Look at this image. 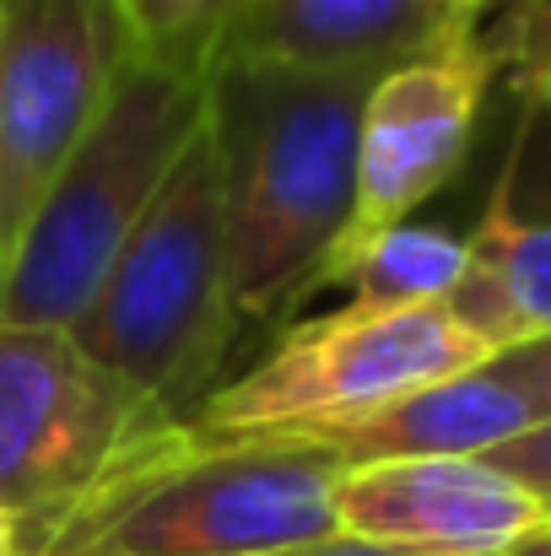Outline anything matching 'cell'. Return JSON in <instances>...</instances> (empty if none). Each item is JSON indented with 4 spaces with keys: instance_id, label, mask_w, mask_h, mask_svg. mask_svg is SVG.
<instances>
[{
    "instance_id": "cell-21",
    "label": "cell",
    "mask_w": 551,
    "mask_h": 556,
    "mask_svg": "<svg viewBox=\"0 0 551 556\" xmlns=\"http://www.w3.org/2000/svg\"><path fill=\"white\" fill-rule=\"evenodd\" d=\"M503 556H551V525H541L536 535H525L519 546H509Z\"/></svg>"
},
{
    "instance_id": "cell-4",
    "label": "cell",
    "mask_w": 551,
    "mask_h": 556,
    "mask_svg": "<svg viewBox=\"0 0 551 556\" xmlns=\"http://www.w3.org/2000/svg\"><path fill=\"white\" fill-rule=\"evenodd\" d=\"M65 330L98 368L174 421H189L216 389L238 314L227 281L222 174L205 125Z\"/></svg>"
},
{
    "instance_id": "cell-6",
    "label": "cell",
    "mask_w": 551,
    "mask_h": 556,
    "mask_svg": "<svg viewBox=\"0 0 551 556\" xmlns=\"http://www.w3.org/2000/svg\"><path fill=\"white\" fill-rule=\"evenodd\" d=\"M492 352L438 308H336L292 325L254 368L216 383L189 416L195 432H325L384 410Z\"/></svg>"
},
{
    "instance_id": "cell-1",
    "label": "cell",
    "mask_w": 551,
    "mask_h": 556,
    "mask_svg": "<svg viewBox=\"0 0 551 556\" xmlns=\"http://www.w3.org/2000/svg\"><path fill=\"white\" fill-rule=\"evenodd\" d=\"M373 71L211 60L205 130L222 174L238 325L320 292L358 211V130Z\"/></svg>"
},
{
    "instance_id": "cell-20",
    "label": "cell",
    "mask_w": 551,
    "mask_h": 556,
    "mask_svg": "<svg viewBox=\"0 0 551 556\" xmlns=\"http://www.w3.org/2000/svg\"><path fill=\"white\" fill-rule=\"evenodd\" d=\"M265 556H400V552H384V546H367L358 535H325V541H309V546H281V552H265Z\"/></svg>"
},
{
    "instance_id": "cell-5",
    "label": "cell",
    "mask_w": 551,
    "mask_h": 556,
    "mask_svg": "<svg viewBox=\"0 0 551 556\" xmlns=\"http://www.w3.org/2000/svg\"><path fill=\"white\" fill-rule=\"evenodd\" d=\"M179 427L60 325H0V525L38 556L141 443Z\"/></svg>"
},
{
    "instance_id": "cell-8",
    "label": "cell",
    "mask_w": 551,
    "mask_h": 556,
    "mask_svg": "<svg viewBox=\"0 0 551 556\" xmlns=\"http://www.w3.org/2000/svg\"><path fill=\"white\" fill-rule=\"evenodd\" d=\"M109 65L103 0H0V265L92 125Z\"/></svg>"
},
{
    "instance_id": "cell-9",
    "label": "cell",
    "mask_w": 551,
    "mask_h": 556,
    "mask_svg": "<svg viewBox=\"0 0 551 556\" xmlns=\"http://www.w3.org/2000/svg\"><path fill=\"white\" fill-rule=\"evenodd\" d=\"M336 525L400 556H503L551 519L492 459H384L347 470Z\"/></svg>"
},
{
    "instance_id": "cell-14",
    "label": "cell",
    "mask_w": 551,
    "mask_h": 556,
    "mask_svg": "<svg viewBox=\"0 0 551 556\" xmlns=\"http://www.w3.org/2000/svg\"><path fill=\"white\" fill-rule=\"evenodd\" d=\"M125 49L211 71V54L243 0H103Z\"/></svg>"
},
{
    "instance_id": "cell-18",
    "label": "cell",
    "mask_w": 551,
    "mask_h": 556,
    "mask_svg": "<svg viewBox=\"0 0 551 556\" xmlns=\"http://www.w3.org/2000/svg\"><path fill=\"white\" fill-rule=\"evenodd\" d=\"M525 60V103L551 109V27L541 38H525V49H514Z\"/></svg>"
},
{
    "instance_id": "cell-7",
    "label": "cell",
    "mask_w": 551,
    "mask_h": 556,
    "mask_svg": "<svg viewBox=\"0 0 551 556\" xmlns=\"http://www.w3.org/2000/svg\"><path fill=\"white\" fill-rule=\"evenodd\" d=\"M509 43L514 33H487V27L454 33L389 65L367 87L363 130H358V211L347 243L384 232L395 222H411L465 168L481 130L487 92L503 60L514 54Z\"/></svg>"
},
{
    "instance_id": "cell-12",
    "label": "cell",
    "mask_w": 551,
    "mask_h": 556,
    "mask_svg": "<svg viewBox=\"0 0 551 556\" xmlns=\"http://www.w3.org/2000/svg\"><path fill=\"white\" fill-rule=\"evenodd\" d=\"M492 357L551 336V222L519 216L492 189L481 227L465 238V276L443 303Z\"/></svg>"
},
{
    "instance_id": "cell-15",
    "label": "cell",
    "mask_w": 551,
    "mask_h": 556,
    "mask_svg": "<svg viewBox=\"0 0 551 556\" xmlns=\"http://www.w3.org/2000/svg\"><path fill=\"white\" fill-rule=\"evenodd\" d=\"M498 189L509 194V205L519 216L551 222V109H530L525 103V119H519L514 152H509V163L498 174Z\"/></svg>"
},
{
    "instance_id": "cell-22",
    "label": "cell",
    "mask_w": 551,
    "mask_h": 556,
    "mask_svg": "<svg viewBox=\"0 0 551 556\" xmlns=\"http://www.w3.org/2000/svg\"><path fill=\"white\" fill-rule=\"evenodd\" d=\"M0 556H16L11 552V530H5V525H0Z\"/></svg>"
},
{
    "instance_id": "cell-3",
    "label": "cell",
    "mask_w": 551,
    "mask_h": 556,
    "mask_svg": "<svg viewBox=\"0 0 551 556\" xmlns=\"http://www.w3.org/2000/svg\"><path fill=\"white\" fill-rule=\"evenodd\" d=\"M205 125V71L125 49L82 141L65 152L38 211L27 216L11 260L0 265V325H71L184 147Z\"/></svg>"
},
{
    "instance_id": "cell-19",
    "label": "cell",
    "mask_w": 551,
    "mask_h": 556,
    "mask_svg": "<svg viewBox=\"0 0 551 556\" xmlns=\"http://www.w3.org/2000/svg\"><path fill=\"white\" fill-rule=\"evenodd\" d=\"M492 5H498V0H427V11H433V22H438L443 38H449V33H476Z\"/></svg>"
},
{
    "instance_id": "cell-11",
    "label": "cell",
    "mask_w": 551,
    "mask_h": 556,
    "mask_svg": "<svg viewBox=\"0 0 551 556\" xmlns=\"http://www.w3.org/2000/svg\"><path fill=\"white\" fill-rule=\"evenodd\" d=\"M536 421H541L536 400L487 357L481 368L438 378L416 394L389 400L373 416L309 432V438H325L347 470H363L384 459H481Z\"/></svg>"
},
{
    "instance_id": "cell-13",
    "label": "cell",
    "mask_w": 551,
    "mask_h": 556,
    "mask_svg": "<svg viewBox=\"0 0 551 556\" xmlns=\"http://www.w3.org/2000/svg\"><path fill=\"white\" fill-rule=\"evenodd\" d=\"M465 276V238L427 227V222H395L384 232H367L347 243L320 287H352L358 308H438Z\"/></svg>"
},
{
    "instance_id": "cell-16",
    "label": "cell",
    "mask_w": 551,
    "mask_h": 556,
    "mask_svg": "<svg viewBox=\"0 0 551 556\" xmlns=\"http://www.w3.org/2000/svg\"><path fill=\"white\" fill-rule=\"evenodd\" d=\"M481 459H492L498 470H509V476L547 508V519H551V416L536 421V427H525L519 438H509L503 448H492V454H481Z\"/></svg>"
},
{
    "instance_id": "cell-2",
    "label": "cell",
    "mask_w": 551,
    "mask_h": 556,
    "mask_svg": "<svg viewBox=\"0 0 551 556\" xmlns=\"http://www.w3.org/2000/svg\"><path fill=\"white\" fill-rule=\"evenodd\" d=\"M341 454L309 432L211 438L189 421L141 443L38 556H265L336 535Z\"/></svg>"
},
{
    "instance_id": "cell-17",
    "label": "cell",
    "mask_w": 551,
    "mask_h": 556,
    "mask_svg": "<svg viewBox=\"0 0 551 556\" xmlns=\"http://www.w3.org/2000/svg\"><path fill=\"white\" fill-rule=\"evenodd\" d=\"M492 363L536 400V410H541V421H547L551 416V336L547 341H530V346H514V352H498Z\"/></svg>"
},
{
    "instance_id": "cell-10",
    "label": "cell",
    "mask_w": 551,
    "mask_h": 556,
    "mask_svg": "<svg viewBox=\"0 0 551 556\" xmlns=\"http://www.w3.org/2000/svg\"><path fill=\"white\" fill-rule=\"evenodd\" d=\"M438 38L427 0H243L211 60L384 76Z\"/></svg>"
}]
</instances>
